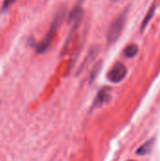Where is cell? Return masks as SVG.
Returning a JSON list of instances; mask_svg holds the SVG:
<instances>
[{"mask_svg":"<svg viewBox=\"0 0 160 161\" xmlns=\"http://www.w3.org/2000/svg\"><path fill=\"white\" fill-rule=\"evenodd\" d=\"M65 15H66V8L64 7H61L58 10V12L56 13V15L53 19V22L49 27V30L47 31V34L45 35L43 40H41L39 43L36 44L35 49H36L37 53L43 54L49 49L53 40L55 39V37L58 31V28L62 25V22L65 18Z\"/></svg>","mask_w":160,"mask_h":161,"instance_id":"6da1fadb","label":"cell"},{"mask_svg":"<svg viewBox=\"0 0 160 161\" xmlns=\"http://www.w3.org/2000/svg\"><path fill=\"white\" fill-rule=\"evenodd\" d=\"M127 12H128V8L124 9L109 25L108 32H107V40H108V44L114 43L120 38V36L124 28V25H125Z\"/></svg>","mask_w":160,"mask_h":161,"instance_id":"7a4b0ae2","label":"cell"},{"mask_svg":"<svg viewBox=\"0 0 160 161\" xmlns=\"http://www.w3.org/2000/svg\"><path fill=\"white\" fill-rule=\"evenodd\" d=\"M127 69L122 62H117L108 74V79L112 83H119L126 76Z\"/></svg>","mask_w":160,"mask_h":161,"instance_id":"3957f363","label":"cell"},{"mask_svg":"<svg viewBox=\"0 0 160 161\" xmlns=\"http://www.w3.org/2000/svg\"><path fill=\"white\" fill-rule=\"evenodd\" d=\"M109 100H110V88L105 87L98 92L96 97L94 98L91 108L94 109V108H100L103 105L107 104Z\"/></svg>","mask_w":160,"mask_h":161,"instance_id":"277c9868","label":"cell"},{"mask_svg":"<svg viewBox=\"0 0 160 161\" xmlns=\"http://www.w3.org/2000/svg\"><path fill=\"white\" fill-rule=\"evenodd\" d=\"M154 142H155V140H154V139H151V140L147 141L145 143H143V144L137 150V152H136L137 155H139V156H145V155L150 154V152H151L152 149H153Z\"/></svg>","mask_w":160,"mask_h":161,"instance_id":"5b68a950","label":"cell"},{"mask_svg":"<svg viewBox=\"0 0 160 161\" xmlns=\"http://www.w3.org/2000/svg\"><path fill=\"white\" fill-rule=\"evenodd\" d=\"M156 8H157V3H154L151 6V8H149L146 16L144 17V19H143V21L141 23V32H143V30L145 29V27L147 26V25L149 24V22L151 21V19L153 18V16L155 14V11H156Z\"/></svg>","mask_w":160,"mask_h":161,"instance_id":"8992f818","label":"cell"},{"mask_svg":"<svg viewBox=\"0 0 160 161\" xmlns=\"http://www.w3.org/2000/svg\"><path fill=\"white\" fill-rule=\"evenodd\" d=\"M138 53H139V46L136 43H131L127 45L124 50V55L128 58H132L136 57Z\"/></svg>","mask_w":160,"mask_h":161,"instance_id":"52a82bcc","label":"cell"},{"mask_svg":"<svg viewBox=\"0 0 160 161\" xmlns=\"http://www.w3.org/2000/svg\"><path fill=\"white\" fill-rule=\"evenodd\" d=\"M101 67H102V62H101V61L98 62L97 64H95V66L92 68V71H91V73L90 82H92V81L96 78L97 75L99 74V72H100V70H101Z\"/></svg>","mask_w":160,"mask_h":161,"instance_id":"ba28073f","label":"cell"},{"mask_svg":"<svg viewBox=\"0 0 160 161\" xmlns=\"http://www.w3.org/2000/svg\"><path fill=\"white\" fill-rule=\"evenodd\" d=\"M14 1H15V0H5V1L3 2L1 11H2V12H4V11L8 10V9L9 8V7L14 3Z\"/></svg>","mask_w":160,"mask_h":161,"instance_id":"9c48e42d","label":"cell"},{"mask_svg":"<svg viewBox=\"0 0 160 161\" xmlns=\"http://www.w3.org/2000/svg\"><path fill=\"white\" fill-rule=\"evenodd\" d=\"M111 1H113V2H117V1H119V0H111Z\"/></svg>","mask_w":160,"mask_h":161,"instance_id":"30bf717a","label":"cell"},{"mask_svg":"<svg viewBox=\"0 0 160 161\" xmlns=\"http://www.w3.org/2000/svg\"><path fill=\"white\" fill-rule=\"evenodd\" d=\"M130 161H133V160H130Z\"/></svg>","mask_w":160,"mask_h":161,"instance_id":"8fae6325","label":"cell"}]
</instances>
